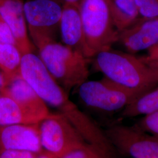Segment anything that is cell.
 I'll list each match as a JSON object with an SVG mask.
<instances>
[{
  "instance_id": "obj_8",
  "label": "cell",
  "mask_w": 158,
  "mask_h": 158,
  "mask_svg": "<svg viewBox=\"0 0 158 158\" xmlns=\"http://www.w3.org/2000/svg\"><path fill=\"white\" fill-rule=\"evenodd\" d=\"M104 133L114 149L132 158H158V137L135 125H111Z\"/></svg>"
},
{
  "instance_id": "obj_24",
  "label": "cell",
  "mask_w": 158,
  "mask_h": 158,
  "mask_svg": "<svg viewBox=\"0 0 158 158\" xmlns=\"http://www.w3.org/2000/svg\"><path fill=\"white\" fill-rule=\"evenodd\" d=\"M37 158H58L56 156L53 155L51 153L48 152L46 151H42L41 152H40L38 155Z\"/></svg>"
},
{
  "instance_id": "obj_21",
  "label": "cell",
  "mask_w": 158,
  "mask_h": 158,
  "mask_svg": "<svg viewBox=\"0 0 158 158\" xmlns=\"http://www.w3.org/2000/svg\"><path fill=\"white\" fill-rule=\"evenodd\" d=\"M38 154L28 151L6 149L0 151V158H37Z\"/></svg>"
},
{
  "instance_id": "obj_12",
  "label": "cell",
  "mask_w": 158,
  "mask_h": 158,
  "mask_svg": "<svg viewBox=\"0 0 158 158\" xmlns=\"http://www.w3.org/2000/svg\"><path fill=\"white\" fill-rule=\"evenodd\" d=\"M1 95L10 97L42 121L50 112L44 102L27 82L18 76L0 90Z\"/></svg>"
},
{
  "instance_id": "obj_7",
  "label": "cell",
  "mask_w": 158,
  "mask_h": 158,
  "mask_svg": "<svg viewBox=\"0 0 158 158\" xmlns=\"http://www.w3.org/2000/svg\"><path fill=\"white\" fill-rule=\"evenodd\" d=\"M20 75L46 103L58 110L69 100L68 93L57 83L40 57L33 53L22 55Z\"/></svg>"
},
{
  "instance_id": "obj_29",
  "label": "cell",
  "mask_w": 158,
  "mask_h": 158,
  "mask_svg": "<svg viewBox=\"0 0 158 158\" xmlns=\"http://www.w3.org/2000/svg\"><path fill=\"white\" fill-rule=\"evenodd\" d=\"M0 96H1V93H0Z\"/></svg>"
},
{
  "instance_id": "obj_5",
  "label": "cell",
  "mask_w": 158,
  "mask_h": 158,
  "mask_svg": "<svg viewBox=\"0 0 158 158\" xmlns=\"http://www.w3.org/2000/svg\"><path fill=\"white\" fill-rule=\"evenodd\" d=\"M80 98L89 107L105 112L123 110L139 94L104 78L85 81L79 87Z\"/></svg>"
},
{
  "instance_id": "obj_10",
  "label": "cell",
  "mask_w": 158,
  "mask_h": 158,
  "mask_svg": "<svg viewBox=\"0 0 158 158\" xmlns=\"http://www.w3.org/2000/svg\"><path fill=\"white\" fill-rule=\"evenodd\" d=\"M6 149L41 152L39 124L0 125V151Z\"/></svg>"
},
{
  "instance_id": "obj_4",
  "label": "cell",
  "mask_w": 158,
  "mask_h": 158,
  "mask_svg": "<svg viewBox=\"0 0 158 158\" xmlns=\"http://www.w3.org/2000/svg\"><path fill=\"white\" fill-rule=\"evenodd\" d=\"M63 6L57 0H29L23 3L29 35L38 50L57 42L60 35Z\"/></svg>"
},
{
  "instance_id": "obj_3",
  "label": "cell",
  "mask_w": 158,
  "mask_h": 158,
  "mask_svg": "<svg viewBox=\"0 0 158 158\" xmlns=\"http://www.w3.org/2000/svg\"><path fill=\"white\" fill-rule=\"evenodd\" d=\"M39 52L50 73L67 93L87 80L90 58L57 42L46 45Z\"/></svg>"
},
{
  "instance_id": "obj_25",
  "label": "cell",
  "mask_w": 158,
  "mask_h": 158,
  "mask_svg": "<svg viewBox=\"0 0 158 158\" xmlns=\"http://www.w3.org/2000/svg\"><path fill=\"white\" fill-rule=\"evenodd\" d=\"M142 60L143 61H144L145 62L147 63L148 64H149L150 66H151L152 68H154L158 70V61H155V60H146L142 57H141Z\"/></svg>"
},
{
  "instance_id": "obj_2",
  "label": "cell",
  "mask_w": 158,
  "mask_h": 158,
  "mask_svg": "<svg viewBox=\"0 0 158 158\" xmlns=\"http://www.w3.org/2000/svg\"><path fill=\"white\" fill-rule=\"evenodd\" d=\"M79 10L90 57L111 49L118 31L113 21L108 0H81Z\"/></svg>"
},
{
  "instance_id": "obj_13",
  "label": "cell",
  "mask_w": 158,
  "mask_h": 158,
  "mask_svg": "<svg viewBox=\"0 0 158 158\" xmlns=\"http://www.w3.org/2000/svg\"><path fill=\"white\" fill-rule=\"evenodd\" d=\"M0 14L11 31L16 46L23 55L32 53L22 0H6L0 4Z\"/></svg>"
},
{
  "instance_id": "obj_14",
  "label": "cell",
  "mask_w": 158,
  "mask_h": 158,
  "mask_svg": "<svg viewBox=\"0 0 158 158\" xmlns=\"http://www.w3.org/2000/svg\"><path fill=\"white\" fill-rule=\"evenodd\" d=\"M40 120L10 97L0 96V125L36 124Z\"/></svg>"
},
{
  "instance_id": "obj_11",
  "label": "cell",
  "mask_w": 158,
  "mask_h": 158,
  "mask_svg": "<svg viewBox=\"0 0 158 158\" xmlns=\"http://www.w3.org/2000/svg\"><path fill=\"white\" fill-rule=\"evenodd\" d=\"M60 37L64 45L90 58L85 41L79 4L63 3Z\"/></svg>"
},
{
  "instance_id": "obj_22",
  "label": "cell",
  "mask_w": 158,
  "mask_h": 158,
  "mask_svg": "<svg viewBox=\"0 0 158 158\" xmlns=\"http://www.w3.org/2000/svg\"><path fill=\"white\" fill-rule=\"evenodd\" d=\"M0 42L16 46L11 31L0 14Z\"/></svg>"
},
{
  "instance_id": "obj_26",
  "label": "cell",
  "mask_w": 158,
  "mask_h": 158,
  "mask_svg": "<svg viewBox=\"0 0 158 158\" xmlns=\"http://www.w3.org/2000/svg\"><path fill=\"white\" fill-rule=\"evenodd\" d=\"M6 85V82L4 77L1 72H0V90H2Z\"/></svg>"
},
{
  "instance_id": "obj_23",
  "label": "cell",
  "mask_w": 158,
  "mask_h": 158,
  "mask_svg": "<svg viewBox=\"0 0 158 158\" xmlns=\"http://www.w3.org/2000/svg\"><path fill=\"white\" fill-rule=\"evenodd\" d=\"M142 57L148 60L158 61V44L148 50L147 55Z\"/></svg>"
},
{
  "instance_id": "obj_15",
  "label": "cell",
  "mask_w": 158,
  "mask_h": 158,
  "mask_svg": "<svg viewBox=\"0 0 158 158\" xmlns=\"http://www.w3.org/2000/svg\"><path fill=\"white\" fill-rule=\"evenodd\" d=\"M114 25L119 32L139 18L135 0H108Z\"/></svg>"
},
{
  "instance_id": "obj_16",
  "label": "cell",
  "mask_w": 158,
  "mask_h": 158,
  "mask_svg": "<svg viewBox=\"0 0 158 158\" xmlns=\"http://www.w3.org/2000/svg\"><path fill=\"white\" fill-rule=\"evenodd\" d=\"M22 54L16 46L0 42V70L6 80V85L20 76Z\"/></svg>"
},
{
  "instance_id": "obj_19",
  "label": "cell",
  "mask_w": 158,
  "mask_h": 158,
  "mask_svg": "<svg viewBox=\"0 0 158 158\" xmlns=\"http://www.w3.org/2000/svg\"><path fill=\"white\" fill-rule=\"evenodd\" d=\"M135 126L147 133L158 137V111L143 115Z\"/></svg>"
},
{
  "instance_id": "obj_17",
  "label": "cell",
  "mask_w": 158,
  "mask_h": 158,
  "mask_svg": "<svg viewBox=\"0 0 158 158\" xmlns=\"http://www.w3.org/2000/svg\"><path fill=\"white\" fill-rule=\"evenodd\" d=\"M158 111V85L142 94L125 108L122 117L132 118L143 116Z\"/></svg>"
},
{
  "instance_id": "obj_20",
  "label": "cell",
  "mask_w": 158,
  "mask_h": 158,
  "mask_svg": "<svg viewBox=\"0 0 158 158\" xmlns=\"http://www.w3.org/2000/svg\"><path fill=\"white\" fill-rule=\"evenodd\" d=\"M139 17L158 18V0H135Z\"/></svg>"
},
{
  "instance_id": "obj_6",
  "label": "cell",
  "mask_w": 158,
  "mask_h": 158,
  "mask_svg": "<svg viewBox=\"0 0 158 158\" xmlns=\"http://www.w3.org/2000/svg\"><path fill=\"white\" fill-rule=\"evenodd\" d=\"M43 149L62 158L87 142L71 123L60 113L51 114L39 123Z\"/></svg>"
},
{
  "instance_id": "obj_1",
  "label": "cell",
  "mask_w": 158,
  "mask_h": 158,
  "mask_svg": "<svg viewBox=\"0 0 158 158\" xmlns=\"http://www.w3.org/2000/svg\"><path fill=\"white\" fill-rule=\"evenodd\" d=\"M96 69L113 82L139 96L158 85V70L134 54L112 49L95 56Z\"/></svg>"
},
{
  "instance_id": "obj_18",
  "label": "cell",
  "mask_w": 158,
  "mask_h": 158,
  "mask_svg": "<svg viewBox=\"0 0 158 158\" xmlns=\"http://www.w3.org/2000/svg\"><path fill=\"white\" fill-rule=\"evenodd\" d=\"M62 158H109L96 147L88 143Z\"/></svg>"
},
{
  "instance_id": "obj_27",
  "label": "cell",
  "mask_w": 158,
  "mask_h": 158,
  "mask_svg": "<svg viewBox=\"0 0 158 158\" xmlns=\"http://www.w3.org/2000/svg\"><path fill=\"white\" fill-rule=\"evenodd\" d=\"M63 3H76V4H79V2L81 0H60Z\"/></svg>"
},
{
  "instance_id": "obj_28",
  "label": "cell",
  "mask_w": 158,
  "mask_h": 158,
  "mask_svg": "<svg viewBox=\"0 0 158 158\" xmlns=\"http://www.w3.org/2000/svg\"><path fill=\"white\" fill-rule=\"evenodd\" d=\"M6 0H0V4H1L2 2H3L4 1H5Z\"/></svg>"
},
{
  "instance_id": "obj_9",
  "label": "cell",
  "mask_w": 158,
  "mask_h": 158,
  "mask_svg": "<svg viewBox=\"0 0 158 158\" xmlns=\"http://www.w3.org/2000/svg\"><path fill=\"white\" fill-rule=\"evenodd\" d=\"M117 42L132 54L148 51L158 45V18L139 17L135 23L119 32Z\"/></svg>"
}]
</instances>
